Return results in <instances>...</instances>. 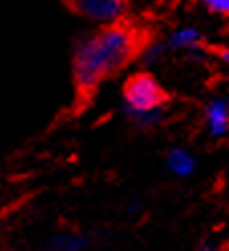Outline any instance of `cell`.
<instances>
[{"label":"cell","instance_id":"1","mask_svg":"<svg viewBox=\"0 0 229 251\" xmlns=\"http://www.w3.org/2000/svg\"><path fill=\"white\" fill-rule=\"evenodd\" d=\"M144 47L142 33L126 21L98 26L75 43L71 73L77 112L94 100L105 79L126 69Z\"/></svg>","mask_w":229,"mask_h":251},{"label":"cell","instance_id":"2","mask_svg":"<svg viewBox=\"0 0 229 251\" xmlns=\"http://www.w3.org/2000/svg\"><path fill=\"white\" fill-rule=\"evenodd\" d=\"M122 100H124L128 118L138 128L152 130L162 122L164 107L169 105L171 96L152 73L138 71L124 81Z\"/></svg>","mask_w":229,"mask_h":251},{"label":"cell","instance_id":"3","mask_svg":"<svg viewBox=\"0 0 229 251\" xmlns=\"http://www.w3.org/2000/svg\"><path fill=\"white\" fill-rule=\"evenodd\" d=\"M65 2L75 14L98 26L124 21L128 12V0H65Z\"/></svg>","mask_w":229,"mask_h":251},{"label":"cell","instance_id":"4","mask_svg":"<svg viewBox=\"0 0 229 251\" xmlns=\"http://www.w3.org/2000/svg\"><path fill=\"white\" fill-rule=\"evenodd\" d=\"M205 132L211 140H223L229 130V101L225 96H215L205 103Z\"/></svg>","mask_w":229,"mask_h":251},{"label":"cell","instance_id":"5","mask_svg":"<svg viewBox=\"0 0 229 251\" xmlns=\"http://www.w3.org/2000/svg\"><path fill=\"white\" fill-rule=\"evenodd\" d=\"M203 45H205V35L201 28L178 26L169 35V39L164 43V49L173 53H187L189 57H195L203 53Z\"/></svg>","mask_w":229,"mask_h":251},{"label":"cell","instance_id":"6","mask_svg":"<svg viewBox=\"0 0 229 251\" xmlns=\"http://www.w3.org/2000/svg\"><path fill=\"white\" fill-rule=\"evenodd\" d=\"M166 166H169V170L175 172L177 176H189L197 168V160L185 148H171L166 152Z\"/></svg>","mask_w":229,"mask_h":251},{"label":"cell","instance_id":"7","mask_svg":"<svg viewBox=\"0 0 229 251\" xmlns=\"http://www.w3.org/2000/svg\"><path fill=\"white\" fill-rule=\"evenodd\" d=\"M199 2L215 17H227L229 14V0H199Z\"/></svg>","mask_w":229,"mask_h":251},{"label":"cell","instance_id":"8","mask_svg":"<svg viewBox=\"0 0 229 251\" xmlns=\"http://www.w3.org/2000/svg\"><path fill=\"white\" fill-rule=\"evenodd\" d=\"M197 251H219V245H217L215 241L207 239V241H203V243L199 245V249H197Z\"/></svg>","mask_w":229,"mask_h":251},{"label":"cell","instance_id":"9","mask_svg":"<svg viewBox=\"0 0 229 251\" xmlns=\"http://www.w3.org/2000/svg\"><path fill=\"white\" fill-rule=\"evenodd\" d=\"M47 251H61V249H47Z\"/></svg>","mask_w":229,"mask_h":251}]
</instances>
